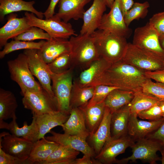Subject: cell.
I'll return each mask as SVG.
<instances>
[{
    "instance_id": "obj_40",
    "label": "cell",
    "mask_w": 164,
    "mask_h": 164,
    "mask_svg": "<svg viewBox=\"0 0 164 164\" xmlns=\"http://www.w3.org/2000/svg\"><path fill=\"white\" fill-rule=\"evenodd\" d=\"M142 91L155 97L164 101V84L161 82L152 81L149 79L142 86Z\"/></svg>"
},
{
    "instance_id": "obj_39",
    "label": "cell",
    "mask_w": 164,
    "mask_h": 164,
    "mask_svg": "<svg viewBox=\"0 0 164 164\" xmlns=\"http://www.w3.org/2000/svg\"><path fill=\"white\" fill-rule=\"evenodd\" d=\"M94 87L93 96L87 104L88 106L104 102L111 91L115 89L119 88L103 84L97 85Z\"/></svg>"
},
{
    "instance_id": "obj_17",
    "label": "cell",
    "mask_w": 164,
    "mask_h": 164,
    "mask_svg": "<svg viewBox=\"0 0 164 164\" xmlns=\"http://www.w3.org/2000/svg\"><path fill=\"white\" fill-rule=\"evenodd\" d=\"M71 50V44L68 39L51 38L45 41L37 52L39 56L48 64L60 56L70 53Z\"/></svg>"
},
{
    "instance_id": "obj_15",
    "label": "cell",
    "mask_w": 164,
    "mask_h": 164,
    "mask_svg": "<svg viewBox=\"0 0 164 164\" xmlns=\"http://www.w3.org/2000/svg\"><path fill=\"white\" fill-rule=\"evenodd\" d=\"M106 7L104 0H93L92 5L84 13L80 34L90 35L98 29Z\"/></svg>"
},
{
    "instance_id": "obj_10",
    "label": "cell",
    "mask_w": 164,
    "mask_h": 164,
    "mask_svg": "<svg viewBox=\"0 0 164 164\" xmlns=\"http://www.w3.org/2000/svg\"><path fill=\"white\" fill-rule=\"evenodd\" d=\"M22 104L32 114L39 115L57 111V103L43 89L39 91H21Z\"/></svg>"
},
{
    "instance_id": "obj_50",
    "label": "cell",
    "mask_w": 164,
    "mask_h": 164,
    "mask_svg": "<svg viewBox=\"0 0 164 164\" xmlns=\"http://www.w3.org/2000/svg\"><path fill=\"white\" fill-rule=\"evenodd\" d=\"M159 38L160 46L164 51V34H160Z\"/></svg>"
},
{
    "instance_id": "obj_9",
    "label": "cell",
    "mask_w": 164,
    "mask_h": 164,
    "mask_svg": "<svg viewBox=\"0 0 164 164\" xmlns=\"http://www.w3.org/2000/svg\"><path fill=\"white\" fill-rule=\"evenodd\" d=\"M160 34L149 22L135 30L132 44L150 54L164 59L159 41Z\"/></svg>"
},
{
    "instance_id": "obj_43",
    "label": "cell",
    "mask_w": 164,
    "mask_h": 164,
    "mask_svg": "<svg viewBox=\"0 0 164 164\" xmlns=\"http://www.w3.org/2000/svg\"><path fill=\"white\" fill-rule=\"evenodd\" d=\"M23 164L20 160L4 152L0 147V164Z\"/></svg>"
},
{
    "instance_id": "obj_31",
    "label": "cell",
    "mask_w": 164,
    "mask_h": 164,
    "mask_svg": "<svg viewBox=\"0 0 164 164\" xmlns=\"http://www.w3.org/2000/svg\"><path fill=\"white\" fill-rule=\"evenodd\" d=\"M161 101L142 90L134 92V96L129 104L130 114L137 116L140 112L157 104Z\"/></svg>"
},
{
    "instance_id": "obj_2",
    "label": "cell",
    "mask_w": 164,
    "mask_h": 164,
    "mask_svg": "<svg viewBox=\"0 0 164 164\" xmlns=\"http://www.w3.org/2000/svg\"><path fill=\"white\" fill-rule=\"evenodd\" d=\"M91 36L100 57L112 64L122 60L128 44L126 38L99 29Z\"/></svg>"
},
{
    "instance_id": "obj_29",
    "label": "cell",
    "mask_w": 164,
    "mask_h": 164,
    "mask_svg": "<svg viewBox=\"0 0 164 164\" xmlns=\"http://www.w3.org/2000/svg\"><path fill=\"white\" fill-rule=\"evenodd\" d=\"M105 108L104 101L90 106L87 104L79 108L83 113L86 126L90 133L89 137L94 133L101 122Z\"/></svg>"
},
{
    "instance_id": "obj_30",
    "label": "cell",
    "mask_w": 164,
    "mask_h": 164,
    "mask_svg": "<svg viewBox=\"0 0 164 164\" xmlns=\"http://www.w3.org/2000/svg\"><path fill=\"white\" fill-rule=\"evenodd\" d=\"M134 92L120 88L115 89L107 96L104 102L111 113L129 104L134 96Z\"/></svg>"
},
{
    "instance_id": "obj_28",
    "label": "cell",
    "mask_w": 164,
    "mask_h": 164,
    "mask_svg": "<svg viewBox=\"0 0 164 164\" xmlns=\"http://www.w3.org/2000/svg\"><path fill=\"white\" fill-rule=\"evenodd\" d=\"M59 145L45 138L37 140L34 143L26 164H43Z\"/></svg>"
},
{
    "instance_id": "obj_19",
    "label": "cell",
    "mask_w": 164,
    "mask_h": 164,
    "mask_svg": "<svg viewBox=\"0 0 164 164\" xmlns=\"http://www.w3.org/2000/svg\"><path fill=\"white\" fill-rule=\"evenodd\" d=\"M164 120V117L157 120H141L137 116L130 114L128 125V135L135 142L145 138L155 131Z\"/></svg>"
},
{
    "instance_id": "obj_6",
    "label": "cell",
    "mask_w": 164,
    "mask_h": 164,
    "mask_svg": "<svg viewBox=\"0 0 164 164\" xmlns=\"http://www.w3.org/2000/svg\"><path fill=\"white\" fill-rule=\"evenodd\" d=\"M72 67L62 73L51 72L52 89L57 103V111L70 114V100L73 82Z\"/></svg>"
},
{
    "instance_id": "obj_51",
    "label": "cell",
    "mask_w": 164,
    "mask_h": 164,
    "mask_svg": "<svg viewBox=\"0 0 164 164\" xmlns=\"http://www.w3.org/2000/svg\"><path fill=\"white\" fill-rule=\"evenodd\" d=\"M107 6L111 9L112 6L115 0H104Z\"/></svg>"
},
{
    "instance_id": "obj_23",
    "label": "cell",
    "mask_w": 164,
    "mask_h": 164,
    "mask_svg": "<svg viewBox=\"0 0 164 164\" xmlns=\"http://www.w3.org/2000/svg\"><path fill=\"white\" fill-rule=\"evenodd\" d=\"M91 0H60L59 10L55 15L66 22L71 19H83L84 7Z\"/></svg>"
},
{
    "instance_id": "obj_46",
    "label": "cell",
    "mask_w": 164,
    "mask_h": 164,
    "mask_svg": "<svg viewBox=\"0 0 164 164\" xmlns=\"http://www.w3.org/2000/svg\"><path fill=\"white\" fill-rule=\"evenodd\" d=\"M74 164H101V163L94 158L84 155L80 158L76 159Z\"/></svg>"
},
{
    "instance_id": "obj_22",
    "label": "cell",
    "mask_w": 164,
    "mask_h": 164,
    "mask_svg": "<svg viewBox=\"0 0 164 164\" xmlns=\"http://www.w3.org/2000/svg\"><path fill=\"white\" fill-rule=\"evenodd\" d=\"M12 119V121L9 123L4 121H0V128L7 129L13 135L24 138L33 143L38 140L39 129L34 116L30 125H28L27 122L25 121L23 123V125L21 128L17 123L16 114Z\"/></svg>"
},
{
    "instance_id": "obj_11",
    "label": "cell",
    "mask_w": 164,
    "mask_h": 164,
    "mask_svg": "<svg viewBox=\"0 0 164 164\" xmlns=\"http://www.w3.org/2000/svg\"><path fill=\"white\" fill-rule=\"evenodd\" d=\"M37 50H25L23 53L27 57L32 74L38 79L43 88L56 100L51 85V71L48 64L39 55Z\"/></svg>"
},
{
    "instance_id": "obj_24",
    "label": "cell",
    "mask_w": 164,
    "mask_h": 164,
    "mask_svg": "<svg viewBox=\"0 0 164 164\" xmlns=\"http://www.w3.org/2000/svg\"><path fill=\"white\" fill-rule=\"evenodd\" d=\"M111 64L100 57L81 73L76 81L82 87L94 86L98 79Z\"/></svg>"
},
{
    "instance_id": "obj_32",
    "label": "cell",
    "mask_w": 164,
    "mask_h": 164,
    "mask_svg": "<svg viewBox=\"0 0 164 164\" xmlns=\"http://www.w3.org/2000/svg\"><path fill=\"white\" fill-rule=\"evenodd\" d=\"M94 86L82 87L76 80L73 82L70 100V109L87 105L92 98Z\"/></svg>"
},
{
    "instance_id": "obj_34",
    "label": "cell",
    "mask_w": 164,
    "mask_h": 164,
    "mask_svg": "<svg viewBox=\"0 0 164 164\" xmlns=\"http://www.w3.org/2000/svg\"><path fill=\"white\" fill-rule=\"evenodd\" d=\"M45 41L42 40L38 42L25 41L15 40L7 43L4 46L3 49L0 52V58H3L5 56L13 51L26 49L40 50Z\"/></svg>"
},
{
    "instance_id": "obj_49",
    "label": "cell",
    "mask_w": 164,
    "mask_h": 164,
    "mask_svg": "<svg viewBox=\"0 0 164 164\" xmlns=\"http://www.w3.org/2000/svg\"><path fill=\"white\" fill-rule=\"evenodd\" d=\"M75 159H65L56 162H54L53 164H74Z\"/></svg>"
},
{
    "instance_id": "obj_54",
    "label": "cell",
    "mask_w": 164,
    "mask_h": 164,
    "mask_svg": "<svg viewBox=\"0 0 164 164\" xmlns=\"http://www.w3.org/2000/svg\"><path fill=\"white\" fill-rule=\"evenodd\" d=\"M162 70H164V63H163V69Z\"/></svg>"
},
{
    "instance_id": "obj_8",
    "label": "cell",
    "mask_w": 164,
    "mask_h": 164,
    "mask_svg": "<svg viewBox=\"0 0 164 164\" xmlns=\"http://www.w3.org/2000/svg\"><path fill=\"white\" fill-rule=\"evenodd\" d=\"M123 62L145 71L162 70L164 59L150 54L128 43Z\"/></svg>"
},
{
    "instance_id": "obj_36",
    "label": "cell",
    "mask_w": 164,
    "mask_h": 164,
    "mask_svg": "<svg viewBox=\"0 0 164 164\" xmlns=\"http://www.w3.org/2000/svg\"><path fill=\"white\" fill-rule=\"evenodd\" d=\"M150 5L148 2L143 3L135 2L124 15L126 25L128 26L134 20L144 18L147 15Z\"/></svg>"
},
{
    "instance_id": "obj_37",
    "label": "cell",
    "mask_w": 164,
    "mask_h": 164,
    "mask_svg": "<svg viewBox=\"0 0 164 164\" xmlns=\"http://www.w3.org/2000/svg\"><path fill=\"white\" fill-rule=\"evenodd\" d=\"M48 65L51 72L55 74L62 73L74 67L70 53L60 56Z\"/></svg>"
},
{
    "instance_id": "obj_16",
    "label": "cell",
    "mask_w": 164,
    "mask_h": 164,
    "mask_svg": "<svg viewBox=\"0 0 164 164\" xmlns=\"http://www.w3.org/2000/svg\"><path fill=\"white\" fill-rule=\"evenodd\" d=\"M17 15L10 13L7 17L6 23L0 29V48L8 43V40L26 31L31 26L25 16L18 18Z\"/></svg>"
},
{
    "instance_id": "obj_3",
    "label": "cell",
    "mask_w": 164,
    "mask_h": 164,
    "mask_svg": "<svg viewBox=\"0 0 164 164\" xmlns=\"http://www.w3.org/2000/svg\"><path fill=\"white\" fill-rule=\"evenodd\" d=\"M69 41L73 66L86 69L100 57L91 35L73 36Z\"/></svg>"
},
{
    "instance_id": "obj_33",
    "label": "cell",
    "mask_w": 164,
    "mask_h": 164,
    "mask_svg": "<svg viewBox=\"0 0 164 164\" xmlns=\"http://www.w3.org/2000/svg\"><path fill=\"white\" fill-rule=\"evenodd\" d=\"M16 98L11 91L0 89V121L12 118L18 107Z\"/></svg>"
},
{
    "instance_id": "obj_42",
    "label": "cell",
    "mask_w": 164,
    "mask_h": 164,
    "mask_svg": "<svg viewBox=\"0 0 164 164\" xmlns=\"http://www.w3.org/2000/svg\"><path fill=\"white\" fill-rule=\"evenodd\" d=\"M149 22L160 34H164V11L154 14L150 19Z\"/></svg>"
},
{
    "instance_id": "obj_25",
    "label": "cell",
    "mask_w": 164,
    "mask_h": 164,
    "mask_svg": "<svg viewBox=\"0 0 164 164\" xmlns=\"http://www.w3.org/2000/svg\"><path fill=\"white\" fill-rule=\"evenodd\" d=\"M111 112L105 107L103 119L96 132L89 137L91 147L96 155L101 151L103 147L111 138L110 122Z\"/></svg>"
},
{
    "instance_id": "obj_21",
    "label": "cell",
    "mask_w": 164,
    "mask_h": 164,
    "mask_svg": "<svg viewBox=\"0 0 164 164\" xmlns=\"http://www.w3.org/2000/svg\"><path fill=\"white\" fill-rule=\"evenodd\" d=\"M61 127L64 133L77 136L85 140L90 135L83 113L79 108L71 109L69 118Z\"/></svg>"
},
{
    "instance_id": "obj_47",
    "label": "cell",
    "mask_w": 164,
    "mask_h": 164,
    "mask_svg": "<svg viewBox=\"0 0 164 164\" xmlns=\"http://www.w3.org/2000/svg\"><path fill=\"white\" fill-rule=\"evenodd\" d=\"M60 0H51L49 5L46 10L43 13L45 19H48L55 14V9L57 4Z\"/></svg>"
},
{
    "instance_id": "obj_7",
    "label": "cell",
    "mask_w": 164,
    "mask_h": 164,
    "mask_svg": "<svg viewBox=\"0 0 164 164\" xmlns=\"http://www.w3.org/2000/svg\"><path fill=\"white\" fill-rule=\"evenodd\" d=\"M130 147L132 155L126 158L117 159L115 163L126 164L129 161L134 162L140 159L150 164H155L161 160L156 153L158 151L161 152L162 148V143L158 141L145 138L137 140Z\"/></svg>"
},
{
    "instance_id": "obj_45",
    "label": "cell",
    "mask_w": 164,
    "mask_h": 164,
    "mask_svg": "<svg viewBox=\"0 0 164 164\" xmlns=\"http://www.w3.org/2000/svg\"><path fill=\"white\" fill-rule=\"evenodd\" d=\"M145 73L147 77L164 84V70L145 71Z\"/></svg>"
},
{
    "instance_id": "obj_13",
    "label": "cell",
    "mask_w": 164,
    "mask_h": 164,
    "mask_svg": "<svg viewBox=\"0 0 164 164\" xmlns=\"http://www.w3.org/2000/svg\"><path fill=\"white\" fill-rule=\"evenodd\" d=\"M1 133L0 147L5 153L20 160L23 164H26L34 143L7 132Z\"/></svg>"
},
{
    "instance_id": "obj_44",
    "label": "cell",
    "mask_w": 164,
    "mask_h": 164,
    "mask_svg": "<svg viewBox=\"0 0 164 164\" xmlns=\"http://www.w3.org/2000/svg\"><path fill=\"white\" fill-rule=\"evenodd\" d=\"M145 138L157 140L162 145L164 144V120L159 127L155 131Z\"/></svg>"
},
{
    "instance_id": "obj_20",
    "label": "cell",
    "mask_w": 164,
    "mask_h": 164,
    "mask_svg": "<svg viewBox=\"0 0 164 164\" xmlns=\"http://www.w3.org/2000/svg\"><path fill=\"white\" fill-rule=\"evenodd\" d=\"M38 126L39 134L38 140L45 138L53 128L61 126L69 117L70 114L59 111L39 115L32 114Z\"/></svg>"
},
{
    "instance_id": "obj_14",
    "label": "cell",
    "mask_w": 164,
    "mask_h": 164,
    "mask_svg": "<svg viewBox=\"0 0 164 164\" xmlns=\"http://www.w3.org/2000/svg\"><path fill=\"white\" fill-rule=\"evenodd\" d=\"M135 142L128 135L118 138H111L106 142L94 158L101 164L115 163L117 160L116 157L124 153L127 148L131 147Z\"/></svg>"
},
{
    "instance_id": "obj_12",
    "label": "cell",
    "mask_w": 164,
    "mask_h": 164,
    "mask_svg": "<svg viewBox=\"0 0 164 164\" xmlns=\"http://www.w3.org/2000/svg\"><path fill=\"white\" fill-rule=\"evenodd\" d=\"M110 12L103 15L98 29L108 31L126 39L131 35L132 30L124 19L119 0H115Z\"/></svg>"
},
{
    "instance_id": "obj_41",
    "label": "cell",
    "mask_w": 164,
    "mask_h": 164,
    "mask_svg": "<svg viewBox=\"0 0 164 164\" xmlns=\"http://www.w3.org/2000/svg\"><path fill=\"white\" fill-rule=\"evenodd\" d=\"M138 117L150 121L157 120L163 118L159 104L140 112L138 114Z\"/></svg>"
},
{
    "instance_id": "obj_52",
    "label": "cell",
    "mask_w": 164,
    "mask_h": 164,
    "mask_svg": "<svg viewBox=\"0 0 164 164\" xmlns=\"http://www.w3.org/2000/svg\"><path fill=\"white\" fill-rule=\"evenodd\" d=\"M160 152L162 155L161 160L162 164H164V144H162V148Z\"/></svg>"
},
{
    "instance_id": "obj_53",
    "label": "cell",
    "mask_w": 164,
    "mask_h": 164,
    "mask_svg": "<svg viewBox=\"0 0 164 164\" xmlns=\"http://www.w3.org/2000/svg\"><path fill=\"white\" fill-rule=\"evenodd\" d=\"M159 105L160 107L163 117H164V101H161L159 104Z\"/></svg>"
},
{
    "instance_id": "obj_26",
    "label": "cell",
    "mask_w": 164,
    "mask_h": 164,
    "mask_svg": "<svg viewBox=\"0 0 164 164\" xmlns=\"http://www.w3.org/2000/svg\"><path fill=\"white\" fill-rule=\"evenodd\" d=\"M111 113V138H118L128 135V125L130 115L129 104Z\"/></svg>"
},
{
    "instance_id": "obj_4",
    "label": "cell",
    "mask_w": 164,
    "mask_h": 164,
    "mask_svg": "<svg viewBox=\"0 0 164 164\" xmlns=\"http://www.w3.org/2000/svg\"><path fill=\"white\" fill-rule=\"evenodd\" d=\"M12 80L19 86L21 91H39L43 89L40 84L35 79L29 69L27 59L23 53L7 62Z\"/></svg>"
},
{
    "instance_id": "obj_48",
    "label": "cell",
    "mask_w": 164,
    "mask_h": 164,
    "mask_svg": "<svg viewBox=\"0 0 164 164\" xmlns=\"http://www.w3.org/2000/svg\"><path fill=\"white\" fill-rule=\"evenodd\" d=\"M119 3L123 16L134 3L133 0H119Z\"/></svg>"
},
{
    "instance_id": "obj_18",
    "label": "cell",
    "mask_w": 164,
    "mask_h": 164,
    "mask_svg": "<svg viewBox=\"0 0 164 164\" xmlns=\"http://www.w3.org/2000/svg\"><path fill=\"white\" fill-rule=\"evenodd\" d=\"M51 135L45 137L47 140L59 144L67 146L80 152L84 155L93 157L96 154L93 148L84 139L77 136L50 131Z\"/></svg>"
},
{
    "instance_id": "obj_5",
    "label": "cell",
    "mask_w": 164,
    "mask_h": 164,
    "mask_svg": "<svg viewBox=\"0 0 164 164\" xmlns=\"http://www.w3.org/2000/svg\"><path fill=\"white\" fill-rule=\"evenodd\" d=\"M29 24L45 31L51 38L68 39L73 36H77L71 24L66 22L54 15L48 19H40L34 13L26 12L25 13Z\"/></svg>"
},
{
    "instance_id": "obj_35",
    "label": "cell",
    "mask_w": 164,
    "mask_h": 164,
    "mask_svg": "<svg viewBox=\"0 0 164 164\" xmlns=\"http://www.w3.org/2000/svg\"><path fill=\"white\" fill-rule=\"evenodd\" d=\"M79 153V151L69 146L59 144L43 164H53L65 159H75Z\"/></svg>"
},
{
    "instance_id": "obj_38",
    "label": "cell",
    "mask_w": 164,
    "mask_h": 164,
    "mask_svg": "<svg viewBox=\"0 0 164 164\" xmlns=\"http://www.w3.org/2000/svg\"><path fill=\"white\" fill-rule=\"evenodd\" d=\"M51 38L50 35L47 32H44L43 29L32 26L14 39L25 41H32L38 39L48 40Z\"/></svg>"
},
{
    "instance_id": "obj_1",
    "label": "cell",
    "mask_w": 164,
    "mask_h": 164,
    "mask_svg": "<svg viewBox=\"0 0 164 164\" xmlns=\"http://www.w3.org/2000/svg\"><path fill=\"white\" fill-rule=\"evenodd\" d=\"M145 71L121 60L111 64L96 83L134 92L142 90V86L149 78Z\"/></svg>"
},
{
    "instance_id": "obj_27",
    "label": "cell",
    "mask_w": 164,
    "mask_h": 164,
    "mask_svg": "<svg viewBox=\"0 0 164 164\" xmlns=\"http://www.w3.org/2000/svg\"><path fill=\"white\" fill-rule=\"evenodd\" d=\"M34 1H26L23 0H0V20L2 21L5 16L15 12L26 11L34 13L36 16L43 19V13L39 11L34 7Z\"/></svg>"
}]
</instances>
